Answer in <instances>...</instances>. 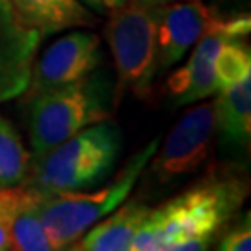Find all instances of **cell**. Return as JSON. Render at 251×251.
<instances>
[{"instance_id":"6da1fadb","label":"cell","mask_w":251,"mask_h":251,"mask_svg":"<svg viewBox=\"0 0 251 251\" xmlns=\"http://www.w3.org/2000/svg\"><path fill=\"white\" fill-rule=\"evenodd\" d=\"M248 182L234 171L206 173L198 184L151 208L130 251L206 250L242 206Z\"/></svg>"},{"instance_id":"7a4b0ae2","label":"cell","mask_w":251,"mask_h":251,"mask_svg":"<svg viewBox=\"0 0 251 251\" xmlns=\"http://www.w3.org/2000/svg\"><path fill=\"white\" fill-rule=\"evenodd\" d=\"M119 151L121 132L116 123L99 121L37 156L25 186L45 196L88 190L112 171Z\"/></svg>"},{"instance_id":"3957f363","label":"cell","mask_w":251,"mask_h":251,"mask_svg":"<svg viewBox=\"0 0 251 251\" xmlns=\"http://www.w3.org/2000/svg\"><path fill=\"white\" fill-rule=\"evenodd\" d=\"M158 138L128 158L125 168L97 192H58L39 201V218L52 250H69L82 234L121 205L158 149Z\"/></svg>"},{"instance_id":"277c9868","label":"cell","mask_w":251,"mask_h":251,"mask_svg":"<svg viewBox=\"0 0 251 251\" xmlns=\"http://www.w3.org/2000/svg\"><path fill=\"white\" fill-rule=\"evenodd\" d=\"M112 86L106 75L90 73L80 80L36 97L30 108V144L41 156L82 128L110 119Z\"/></svg>"},{"instance_id":"5b68a950","label":"cell","mask_w":251,"mask_h":251,"mask_svg":"<svg viewBox=\"0 0 251 251\" xmlns=\"http://www.w3.org/2000/svg\"><path fill=\"white\" fill-rule=\"evenodd\" d=\"M104 36L117 71V100L125 91L145 99L158 71L156 45V11L144 0H125L110 9Z\"/></svg>"},{"instance_id":"8992f818","label":"cell","mask_w":251,"mask_h":251,"mask_svg":"<svg viewBox=\"0 0 251 251\" xmlns=\"http://www.w3.org/2000/svg\"><path fill=\"white\" fill-rule=\"evenodd\" d=\"M214 134V102H203L188 110L170 130L158 152L152 154L151 171L160 182H168L196 171L206 160Z\"/></svg>"},{"instance_id":"52a82bcc","label":"cell","mask_w":251,"mask_h":251,"mask_svg":"<svg viewBox=\"0 0 251 251\" xmlns=\"http://www.w3.org/2000/svg\"><path fill=\"white\" fill-rule=\"evenodd\" d=\"M102 62L99 36L91 32H73L60 37L32 65L28 100L80 80L93 73Z\"/></svg>"},{"instance_id":"ba28073f","label":"cell","mask_w":251,"mask_h":251,"mask_svg":"<svg viewBox=\"0 0 251 251\" xmlns=\"http://www.w3.org/2000/svg\"><path fill=\"white\" fill-rule=\"evenodd\" d=\"M156 11V45L158 69L166 71L184 58L199 37L220 17L216 8L205 6L201 0H177Z\"/></svg>"},{"instance_id":"9c48e42d","label":"cell","mask_w":251,"mask_h":251,"mask_svg":"<svg viewBox=\"0 0 251 251\" xmlns=\"http://www.w3.org/2000/svg\"><path fill=\"white\" fill-rule=\"evenodd\" d=\"M41 37L25 26L9 0H0V104L26 91Z\"/></svg>"},{"instance_id":"30bf717a","label":"cell","mask_w":251,"mask_h":251,"mask_svg":"<svg viewBox=\"0 0 251 251\" xmlns=\"http://www.w3.org/2000/svg\"><path fill=\"white\" fill-rule=\"evenodd\" d=\"M220 19L196 41V49L192 50L188 62L168 78V93L175 106H184L205 99L212 93H218L214 78V56L220 45L227 37L220 32Z\"/></svg>"},{"instance_id":"8fae6325","label":"cell","mask_w":251,"mask_h":251,"mask_svg":"<svg viewBox=\"0 0 251 251\" xmlns=\"http://www.w3.org/2000/svg\"><path fill=\"white\" fill-rule=\"evenodd\" d=\"M214 100V130L227 156L248 158L251 144V76L218 91Z\"/></svg>"},{"instance_id":"7c38bea8","label":"cell","mask_w":251,"mask_h":251,"mask_svg":"<svg viewBox=\"0 0 251 251\" xmlns=\"http://www.w3.org/2000/svg\"><path fill=\"white\" fill-rule=\"evenodd\" d=\"M151 208L138 201H123L116 212L106 216L99 224L91 225L86 233L76 240L71 250L76 251H130L134 234L142 227Z\"/></svg>"},{"instance_id":"4fadbf2b","label":"cell","mask_w":251,"mask_h":251,"mask_svg":"<svg viewBox=\"0 0 251 251\" xmlns=\"http://www.w3.org/2000/svg\"><path fill=\"white\" fill-rule=\"evenodd\" d=\"M25 26L39 37L52 36L67 28H91L97 17L80 0H9Z\"/></svg>"},{"instance_id":"5bb4252c","label":"cell","mask_w":251,"mask_h":251,"mask_svg":"<svg viewBox=\"0 0 251 251\" xmlns=\"http://www.w3.org/2000/svg\"><path fill=\"white\" fill-rule=\"evenodd\" d=\"M45 194L34 190L32 198L11 218L9 236H11V250L21 251H49L52 250V242L47 236V231L41 218H39V201Z\"/></svg>"},{"instance_id":"9a60e30c","label":"cell","mask_w":251,"mask_h":251,"mask_svg":"<svg viewBox=\"0 0 251 251\" xmlns=\"http://www.w3.org/2000/svg\"><path fill=\"white\" fill-rule=\"evenodd\" d=\"M30 152L15 126L0 116V188L15 186L28 177Z\"/></svg>"},{"instance_id":"2e32d148","label":"cell","mask_w":251,"mask_h":251,"mask_svg":"<svg viewBox=\"0 0 251 251\" xmlns=\"http://www.w3.org/2000/svg\"><path fill=\"white\" fill-rule=\"evenodd\" d=\"M251 76V52L244 37L224 39L214 56V78L218 91L231 88Z\"/></svg>"},{"instance_id":"e0dca14e","label":"cell","mask_w":251,"mask_h":251,"mask_svg":"<svg viewBox=\"0 0 251 251\" xmlns=\"http://www.w3.org/2000/svg\"><path fill=\"white\" fill-rule=\"evenodd\" d=\"M218 250L222 251H250L251 250V225L250 214H246L244 220H240L236 225H233L224 238L220 240Z\"/></svg>"},{"instance_id":"ac0fdd59","label":"cell","mask_w":251,"mask_h":251,"mask_svg":"<svg viewBox=\"0 0 251 251\" xmlns=\"http://www.w3.org/2000/svg\"><path fill=\"white\" fill-rule=\"evenodd\" d=\"M86 6H90V8H93L97 13H106V9H104V6H102V2L100 0H82Z\"/></svg>"},{"instance_id":"d6986e66","label":"cell","mask_w":251,"mask_h":251,"mask_svg":"<svg viewBox=\"0 0 251 251\" xmlns=\"http://www.w3.org/2000/svg\"><path fill=\"white\" fill-rule=\"evenodd\" d=\"M100 2H102L104 9H116V8H119L125 0H100Z\"/></svg>"},{"instance_id":"ffe728a7","label":"cell","mask_w":251,"mask_h":251,"mask_svg":"<svg viewBox=\"0 0 251 251\" xmlns=\"http://www.w3.org/2000/svg\"><path fill=\"white\" fill-rule=\"evenodd\" d=\"M147 4H151L154 8H158V6H166V4H171V2H177V0H144Z\"/></svg>"}]
</instances>
